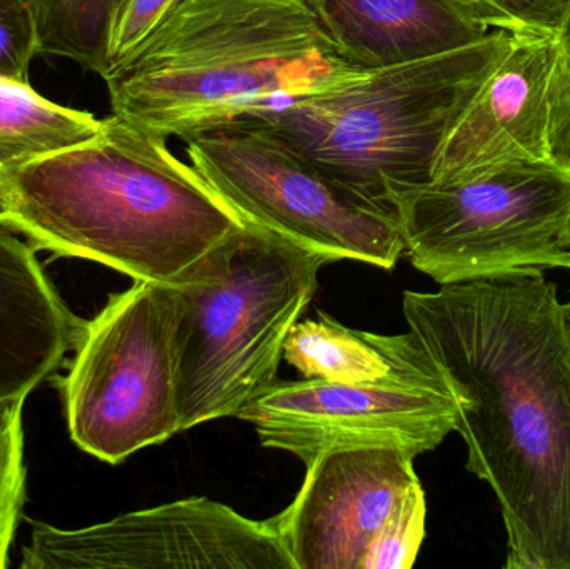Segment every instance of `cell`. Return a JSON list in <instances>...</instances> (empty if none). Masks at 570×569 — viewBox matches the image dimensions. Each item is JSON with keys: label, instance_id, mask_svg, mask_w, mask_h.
I'll return each instance as SVG.
<instances>
[{"label": "cell", "instance_id": "obj_1", "mask_svg": "<svg viewBox=\"0 0 570 569\" xmlns=\"http://www.w3.org/2000/svg\"><path fill=\"white\" fill-rule=\"evenodd\" d=\"M458 403L468 470L501 504L508 569H570V346L542 269L404 293Z\"/></svg>", "mask_w": 570, "mask_h": 569}, {"label": "cell", "instance_id": "obj_2", "mask_svg": "<svg viewBox=\"0 0 570 569\" xmlns=\"http://www.w3.org/2000/svg\"><path fill=\"white\" fill-rule=\"evenodd\" d=\"M0 220L56 256L169 286L247 226L164 137L114 114L92 139L0 174Z\"/></svg>", "mask_w": 570, "mask_h": 569}, {"label": "cell", "instance_id": "obj_3", "mask_svg": "<svg viewBox=\"0 0 570 569\" xmlns=\"http://www.w3.org/2000/svg\"><path fill=\"white\" fill-rule=\"evenodd\" d=\"M368 72L312 0H183L104 80L114 116L187 140Z\"/></svg>", "mask_w": 570, "mask_h": 569}, {"label": "cell", "instance_id": "obj_4", "mask_svg": "<svg viewBox=\"0 0 570 569\" xmlns=\"http://www.w3.org/2000/svg\"><path fill=\"white\" fill-rule=\"evenodd\" d=\"M512 32L492 30L471 46L374 69L327 92L250 117L322 174L395 219V204L428 186L445 137Z\"/></svg>", "mask_w": 570, "mask_h": 569}, {"label": "cell", "instance_id": "obj_5", "mask_svg": "<svg viewBox=\"0 0 570 569\" xmlns=\"http://www.w3.org/2000/svg\"><path fill=\"white\" fill-rule=\"evenodd\" d=\"M325 264L247 223L174 284L180 431L237 418L277 383L285 340Z\"/></svg>", "mask_w": 570, "mask_h": 569}, {"label": "cell", "instance_id": "obj_6", "mask_svg": "<svg viewBox=\"0 0 570 569\" xmlns=\"http://www.w3.org/2000/svg\"><path fill=\"white\" fill-rule=\"evenodd\" d=\"M404 253L435 283L561 267L570 251V170L514 160L409 190L395 204Z\"/></svg>", "mask_w": 570, "mask_h": 569}, {"label": "cell", "instance_id": "obj_7", "mask_svg": "<svg viewBox=\"0 0 570 569\" xmlns=\"http://www.w3.org/2000/svg\"><path fill=\"white\" fill-rule=\"evenodd\" d=\"M176 293L136 281L82 324L69 373L60 380L73 443L110 464L180 431Z\"/></svg>", "mask_w": 570, "mask_h": 569}, {"label": "cell", "instance_id": "obj_8", "mask_svg": "<svg viewBox=\"0 0 570 569\" xmlns=\"http://www.w3.org/2000/svg\"><path fill=\"white\" fill-rule=\"evenodd\" d=\"M187 156L247 223L328 263L392 269L404 253L391 214L345 189L253 120L190 137Z\"/></svg>", "mask_w": 570, "mask_h": 569}, {"label": "cell", "instance_id": "obj_9", "mask_svg": "<svg viewBox=\"0 0 570 569\" xmlns=\"http://www.w3.org/2000/svg\"><path fill=\"white\" fill-rule=\"evenodd\" d=\"M399 341V366L382 380L277 381L237 418L253 424L263 447L304 464L347 448H395L412 458L434 451L458 428V403L417 337L409 331Z\"/></svg>", "mask_w": 570, "mask_h": 569}, {"label": "cell", "instance_id": "obj_10", "mask_svg": "<svg viewBox=\"0 0 570 569\" xmlns=\"http://www.w3.org/2000/svg\"><path fill=\"white\" fill-rule=\"evenodd\" d=\"M22 569H295L271 520L207 498L122 514L80 530L33 523Z\"/></svg>", "mask_w": 570, "mask_h": 569}, {"label": "cell", "instance_id": "obj_11", "mask_svg": "<svg viewBox=\"0 0 570 569\" xmlns=\"http://www.w3.org/2000/svg\"><path fill=\"white\" fill-rule=\"evenodd\" d=\"M414 460L395 448H347L305 464L297 497L271 518L294 568H364L392 508L419 481Z\"/></svg>", "mask_w": 570, "mask_h": 569}, {"label": "cell", "instance_id": "obj_12", "mask_svg": "<svg viewBox=\"0 0 570 569\" xmlns=\"http://www.w3.org/2000/svg\"><path fill=\"white\" fill-rule=\"evenodd\" d=\"M554 36L519 32L442 144L432 183L551 156Z\"/></svg>", "mask_w": 570, "mask_h": 569}, {"label": "cell", "instance_id": "obj_13", "mask_svg": "<svg viewBox=\"0 0 570 569\" xmlns=\"http://www.w3.org/2000/svg\"><path fill=\"white\" fill-rule=\"evenodd\" d=\"M342 52L385 69L479 42L491 27L465 0H312Z\"/></svg>", "mask_w": 570, "mask_h": 569}, {"label": "cell", "instance_id": "obj_14", "mask_svg": "<svg viewBox=\"0 0 570 569\" xmlns=\"http://www.w3.org/2000/svg\"><path fill=\"white\" fill-rule=\"evenodd\" d=\"M82 324L47 279L32 247L0 220V400L29 396L73 350Z\"/></svg>", "mask_w": 570, "mask_h": 569}, {"label": "cell", "instance_id": "obj_15", "mask_svg": "<svg viewBox=\"0 0 570 569\" xmlns=\"http://www.w3.org/2000/svg\"><path fill=\"white\" fill-rule=\"evenodd\" d=\"M284 360L305 377L335 383L382 380L401 361L399 336L348 330L328 314L298 321L284 344Z\"/></svg>", "mask_w": 570, "mask_h": 569}, {"label": "cell", "instance_id": "obj_16", "mask_svg": "<svg viewBox=\"0 0 570 569\" xmlns=\"http://www.w3.org/2000/svg\"><path fill=\"white\" fill-rule=\"evenodd\" d=\"M102 119L47 100L29 82L0 77V174L86 143Z\"/></svg>", "mask_w": 570, "mask_h": 569}, {"label": "cell", "instance_id": "obj_17", "mask_svg": "<svg viewBox=\"0 0 570 569\" xmlns=\"http://www.w3.org/2000/svg\"><path fill=\"white\" fill-rule=\"evenodd\" d=\"M122 0H29L39 33V56L73 60L104 77L107 40Z\"/></svg>", "mask_w": 570, "mask_h": 569}, {"label": "cell", "instance_id": "obj_18", "mask_svg": "<svg viewBox=\"0 0 570 569\" xmlns=\"http://www.w3.org/2000/svg\"><path fill=\"white\" fill-rule=\"evenodd\" d=\"M23 403L26 396L0 400V569L9 567L10 547L26 500Z\"/></svg>", "mask_w": 570, "mask_h": 569}, {"label": "cell", "instance_id": "obj_19", "mask_svg": "<svg viewBox=\"0 0 570 569\" xmlns=\"http://www.w3.org/2000/svg\"><path fill=\"white\" fill-rule=\"evenodd\" d=\"M425 497L421 481L412 484L395 503L368 548L362 569L414 567L425 534Z\"/></svg>", "mask_w": 570, "mask_h": 569}, {"label": "cell", "instance_id": "obj_20", "mask_svg": "<svg viewBox=\"0 0 570 569\" xmlns=\"http://www.w3.org/2000/svg\"><path fill=\"white\" fill-rule=\"evenodd\" d=\"M180 2L183 0H122L110 26L104 77L129 59Z\"/></svg>", "mask_w": 570, "mask_h": 569}, {"label": "cell", "instance_id": "obj_21", "mask_svg": "<svg viewBox=\"0 0 570 569\" xmlns=\"http://www.w3.org/2000/svg\"><path fill=\"white\" fill-rule=\"evenodd\" d=\"M39 33L29 0H0V77L29 82Z\"/></svg>", "mask_w": 570, "mask_h": 569}, {"label": "cell", "instance_id": "obj_22", "mask_svg": "<svg viewBox=\"0 0 570 569\" xmlns=\"http://www.w3.org/2000/svg\"><path fill=\"white\" fill-rule=\"evenodd\" d=\"M551 156L570 170V0L554 32L551 76Z\"/></svg>", "mask_w": 570, "mask_h": 569}, {"label": "cell", "instance_id": "obj_23", "mask_svg": "<svg viewBox=\"0 0 570 569\" xmlns=\"http://www.w3.org/2000/svg\"><path fill=\"white\" fill-rule=\"evenodd\" d=\"M492 30L554 36L568 0H479Z\"/></svg>", "mask_w": 570, "mask_h": 569}, {"label": "cell", "instance_id": "obj_24", "mask_svg": "<svg viewBox=\"0 0 570 569\" xmlns=\"http://www.w3.org/2000/svg\"><path fill=\"white\" fill-rule=\"evenodd\" d=\"M562 311H564L566 333H568V340H569V346H570V300H569V303L562 304Z\"/></svg>", "mask_w": 570, "mask_h": 569}, {"label": "cell", "instance_id": "obj_25", "mask_svg": "<svg viewBox=\"0 0 570 569\" xmlns=\"http://www.w3.org/2000/svg\"><path fill=\"white\" fill-rule=\"evenodd\" d=\"M465 2H468L469 6L474 7V9L478 10L479 16H481L482 19L485 20V23H488V26H489L488 19H485V16H484V10H482V7H481V3H479V0H465ZM489 27H491V26H489ZM491 29H492V27H491Z\"/></svg>", "mask_w": 570, "mask_h": 569}, {"label": "cell", "instance_id": "obj_26", "mask_svg": "<svg viewBox=\"0 0 570 569\" xmlns=\"http://www.w3.org/2000/svg\"><path fill=\"white\" fill-rule=\"evenodd\" d=\"M561 267H566V269H570V251L568 254H566L564 257H562Z\"/></svg>", "mask_w": 570, "mask_h": 569}]
</instances>
